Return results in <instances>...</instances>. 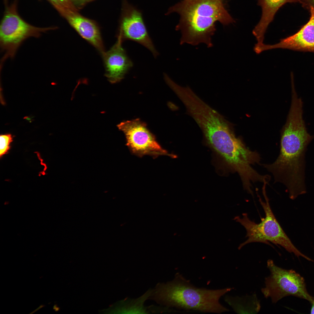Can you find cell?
<instances>
[{
  "instance_id": "10",
  "label": "cell",
  "mask_w": 314,
  "mask_h": 314,
  "mask_svg": "<svg viewBox=\"0 0 314 314\" xmlns=\"http://www.w3.org/2000/svg\"><path fill=\"white\" fill-rule=\"evenodd\" d=\"M57 10L78 34L101 55L105 51L99 28L95 22L82 16L77 11L63 8Z\"/></svg>"
},
{
  "instance_id": "3",
  "label": "cell",
  "mask_w": 314,
  "mask_h": 314,
  "mask_svg": "<svg viewBox=\"0 0 314 314\" xmlns=\"http://www.w3.org/2000/svg\"><path fill=\"white\" fill-rule=\"evenodd\" d=\"M232 288L212 290L197 288L181 275L166 283H159L151 297L158 303L186 310L221 313L229 309L220 302V298Z\"/></svg>"
},
{
  "instance_id": "1",
  "label": "cell",
  "mask_w": 314,
  "mask_h": 314,
  "mask_svg": "<svg viewBox=\"0 0 314 314\" xmlns=\"http://www.w3.org/2000/svg\"><path fill=\"white\" fill-rule=\"evenodd\" d=\"M173 13L180 16L176 29L181 33V44L204 43L211 47L215 22L218 21L225 25L234 21L222 0H183L170 7L166 15Z\"/></svg>"
},
{
  "instance_id": "11",
  "label": "cell",
  "mask_w": 314,
  "mask_h": 314,
  "mask_svg": "<svg viewBox=\"0 0 314 314\" xmlns=\"http://www.w3.org/2000/svg\"><path fill=\"white\" fill-rule=\"evenodd\" d=\"M311 16L305 24L296 33L274 44H264L263 51L276 48L287 49L295 51L314 53V7L310 6Z\"/></svg>"
},
{
  "instance_id": "5",
  "label": "cell",
  "mask_w": 314,
  "mask_h": 314,
  "mask_svg": "<svg viewBox=\"0 0 314 314\" xmlns=\"http://www.w3.org/2000/svg\"><path fill=\"white\" fill-rule=\"evenodd\" d=\"M17 1L7 5L0 25V46L4 55L1 60L13 58L24 41L31 37L39 38L42 33L56 28V27H39L23 19L18 13Z\"/></svg>"
},
{
  "instance_id": "8",
  "label": "cell",
  "mask_w": 314,
  "mask_h": 314,
  "mask_svg": "<svg viewBox=\"0 0 314 314\" xmlns=\"http://www.w3.org/2000/svg\"><path fill=\"white\" fill-rule=\"evenodd\" d=\"M124 7L117 36L123 41L129 40L141 44L156 57L158 53L149 36L141 13L127 2H125Z\"/></svg>"
},
{
  "instance_id": "13",
  "label": "cell",
  "mask_w": 314,
  "mask_h": 314,
  "mask_svg": "<svg viewBox=\"0 0 314 314\" xmlns=\"http://www.w3.org/2000/svg\"><path fill=\"white\" fill-rule=\"evenodd\" d=\"M12 141V137L10 134L2 135L0 136V156L4 155L10 148V144Z\"/></svg>"
},
{
  "instance_id": "14",
  "label": "cell",
  "mask_w": 314,
  "mask_h": 314,
  "mask_svg": "<svg viewBox=\"0 0 314 314\" xmlns=\"http://www.w3.org/2000/svg\"><path fill=\"white\" fill-rule=\"evenodd\" d=\"M57 9L64 8L74 11H78L77 8L74 5L70 0H47Z\"/></svg>"
},
{
  "instance_id": "9",
  "label": "cell",
  "mask_w": 314,
  "mask_h": 314,
  "mask_svg": "<svg viewBox=\"0 0 314 314\" xmlns=\"http://www.w3.org/2000/svg\"><path fill=\"white\" fill-rule=\"evenodd\" d=\"M114 45L102 55L105 69V76L111 83L120 81L132 67L133 63L122 46L119 37Z\"/></svg>"
},
{
  "instance_id": "6",
  "label": "cell",
  "mask_w": 314,
  "mask_h": 314,
  "mask_svg": "<svg viewBox=\"0 0 314 314\" xmlns=\"http://www.w3.org/2000/svg\"><path fill=\"white\" fill-rule=\"evenodd\" d=\"M267 265L270 275L265 278V287L261 289L265 298H270L274 303L289 296L312 302L314 297L308 292L304 279L299 274L278 266L271 259L267 261Z\"/></svg>"
},
{
  "instance_id": "7",
  "label": "cell",
  "mask_w": 314,
  "mask_h": 314,
  "mask_svg": "<svg viewBox=\"0 0 314 314\" xmlns=\"http://www.w3.org/2000/svg\"><path fill=\"white\" fill-rule=\"evenodd\" d=\"M117 126L124 134L126 145L133 154L140 157L148 155L155 158L161 155L175 157L161 147L146 124L140 119L124 121Z\"/></svg>"
},
{
  "instance_id": "15",
  "label": "cell",
  "mask_w": 314,
  "mask_h": 314,
  "mask_svg": "<svg viewBox=\"0 0 314 314\" xmlns=\"http://www.w3.org/2000/svg\"><path fill=\"white\" fill-rule=\"evenodd\" d=\"M92 0H70L74 5L77 8H81L87 3Z\"/></svg>"
},
{
  "instance_id": "2",
  "label": "cell",
  "mask_w": 314,
  "mask_h": 314,
  "mask_svg": "<svg viewBox=\"0 0 314 314\" xmlns=\"http://www.w3.org/2000/svg\"><path fill=\"white\" fill-rule=\"evenodd\" d=\"M308 132L292 127L283 130L279 155L273 163L262 164L271 173L275 182L283 184L290 199L306 192L305 183V152L313 138Z\"/></svg>"
},
{
  "instance_id": "16",
  "label": "cell",
  "mask_w": 314,
  "mask_h": 314,
  "mask_svg": "<svg viewBox=\"0 0 314 314\" xmlns=\"http://www.w3.org/2000/svg\"><path fill=\"white\" fill-rule=\"evenodd\" d=\"M311 304V307L310 311V313L311 314H314V297Z\"/></svg>"
},
{
  "instance_id": "17",
  "label": "cell",
  "mask_w": 314,
  "mask_h": 314,
  "mask_svg": "<svg viewBox=\"0 0 314 314\" xmlns=\"http://www.w3.org/2000/svg\"><path fill=\"white\" fill-rule=\"evenodd\" d=\"M312 2L314 4V0H311Z\"/></svg>"
},
{
  "instance_id": "12",
  "label": "cell",
  "mask_w": 314,
  "mask_h": 314,
  "mask_svg": "<svg viewBox=\"0 0 314 314\" xmlns=\"http://www.w3.org/2000/svg\"><path fill=\"white\" fill-rule=\"evenodd\" d=\"M295 0H258L261 7L262 14L259 22L252 31V33L258 42L263 41L264 35L270 24L272 21L277 11L287 2Z\"/></svg>"
},
{
  "instance_id": "4",
  "label": "cell",
  "mask_w": 314,
  "mask_h": 314,
  "mask_svg": "<svg viewBox=\"0 0 314 314\" xmlns=\"http://www.w3.org/2000/svg\"><path fill=\"white\" fill-rule=\"evenodd\" d=\"M265 185L263 188V193L265 201L259 197V201L265 214V217L262 219L259 223L251 220L247 213L242 214V217H235L234 219L245 228L246 237L247 239L241 244L238 247L240 249L245 245L250 243L258 242L269 245V242L279 245L290 253L297 257H302L308 261L312 260L303 254L293 245L285 233L276 219L271 209L269 199L266 193Z\"/></svg>"
}]
</instances>
